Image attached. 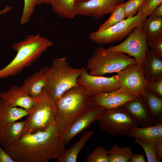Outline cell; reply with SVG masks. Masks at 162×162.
<instances>
[{"instance_id":"obj_1","label":"cell","mask_w":162,"mask_h":162,"mask_svg":"<svg viewBox=\"0 0 162 162\" xmlns=\"http://www.w3.org/2000/svg\"><path fill=\"white\" fill-rule=\"evenodd\" d=\"M55 123L46 130L27 133L4 148L15 162H47L63 156L66 149Z\"/></svg>"},{"instance_id":"obj_2","label":"cell","mask_w":162,"mask_h":162,"mask_svg":"<svg viewBox=\"0 0 162 162\" xmlns=\"http://www.w3.org/2000/svg\"><path fill=\"white\" fill-rule=\"evenodd\" d=\"M55 101V124L58 133L63 137L74 122L93 106L91 97L79 84L67 90Z\"/></svg>"},{"instance_id":"obj_3","label":"cell","mask_w":162,"mask_h":162,"mask_svg":"<svg viewBox=\"0 0 162 162\" xmlns=\"http://www.w3.org/2000/svg\"><path fill=\"white\" fill-rule=\"evenodd\" d=\"M53 44L39 34L27 35L24 40L14 43L11 48L16 52V54L8 65L0 70V79L16 76L24 68L30 66Z\"/></svg>"},{"instance_id":"obj_4","label":"cell","mask_w":162,"mask_h":162,"mask_svg":"<svg viewBox=\"0 0 162 162\" xmlns=\"http://www.w3.org/2000/svg\"><path fill=\"white\" fill-rule=\"evenodd\" d=\"M81 71V68L71 66L65 57L53 60L51 66L47 67L46 88L55 100L70 88L78 85L77 81Z\"/></svg>"},{"instance_id":"obj_5","label":"cell","mask_w":162,"mask_h":162,"mask_svg":"<svg viewBox=\"0 0 162 162\" xmlns=\"http://www.w3.org/2000/svg\"><path fill=\"white\" fill-rule=\"evenodd\" d=\"M137 63L136 60L126 54L115 52L104 47L95 49L86 63V69L92 76H102L107 74L118 72L127 66Z\"/></svg>"},{"instance_id":"obj_6","label":"cell","mask_w":162,"mask_h":162,"mask_svg":"<svg viewBox=\"0 0 162 162\" xmlns=\"http://www.w3.org/2000/svg\"><path fill=\"white\" fill-rule=\"evenodd\" d=\"M28 112L23 135L44 130L55 123L57 113L55 100L46 87Z\"/></svg>"},{"instance_id":"obj_7","label":"cell","mask_w":162,"mask_h":162,"mask_svg":"<svg viewBox=\"0 0 162 162\" xmlns=\"http://www.w3.org/2000/svg\"><path fill=\"white\" fill-rule=\"evenodd\" d=\"M97 121L102 130L113 136L128 135L133 128L140 125L122 106L106 110Z\"/></svg>"},{"instance_id":"obj_8","label":"cell","mask_w":162,"mask_h":162,"mask_svg":"<svg viewBox=\"0 0 162 162\" xmlns=\"http://www.w3.org/2000/svg\"><path fill=\"white\" fill-rule=\"evenodd\" d=\"M146 18L138 11L136 15L125 19L109 28L91 33L89 38L93 42L101 45L121 41L134 28L142 26Z\"/></svg>"},{"instance_id":"obj_9","label":"cell","mask_w":162,"mask_h":162,"mask_svg":"<svg viewBox=\"0 0 162 162\" xmlns=\"http://www.w3.org/2000/svg\"><path fill=\"white\" fill-rule=\"evenodd\" d=\"M147 34L142 26L133 29L126 39L119 44L107 49L115 52H121L133 57L138 64L142 65L146 50L148 49Z\"/></svg>"},{"instance_id":"obj_10","label":"cell","mask_w":162,"mask_h":162,"mask_svg":"<svg viewBox=\"0 0 162 162\" xmlns=\"http://www.w3.org/2000/svg\"><path fill=\"white\" fill-rule=\"evenodd\" d=\"M116 73L120 88L137 97L145 94L148 82L144 76L142 65L137 63L129 65Z\"/></svg>"},{"instance_id":"obj_11","label":"cell","mask_w":162,"mask_h":162,"mask_svg":"<svg viewBox=\"0 0 162 162\" xmlns=\"http://www.w3.org/2000/svg\"><path fill=\"white\" fill-rule=\"evenodd\" d=\"M81 69L77 83L90 97L96 94L110 92L120 88L117 75L108 77L92 76L88 74L85 67Z\"/></svg>"},{"instance_id":"obj_12","label":"cell","mask_w":162,"mask_h":162,"mask_svg":"<svg viewBox=\"0 0 162 162\" xmlns=\"http://www.w3.org/2000/svg\"><path fill=\"white\" fill-rule=\"evenodd\" d=\"M125 0H88L77 2L75 8L76 15L93 17L99 20L105 14H111L115 7Z\"/></svg>"},{"instance_id":"obj_13","label":"cell","mask_w":162,"mask_h":162,"mask_svg":"<svg viewBox=\"0 0 162 162\" xmlns=\"http://www.w3.org/2000/svg\"><path fill=\"white\" fill-rule=\"evenodd\" d=\"M91 97L93 106L103 107L108 110L122 106L138 97L120 87L112 92L96 94Z\"/></svg>"},{"instance_id":"obj_14","label":"cell","mask_w":162,"mask_h":162,"mask_svg":"<svg viewBox=\"0 0 162 162\" xmlns=\"http://www.w3.org/2000/svg\"><path fill=\"white\" fill-rule=\"evenodd\" d=\"M106 110L103 107L92 106L83 112L74 122L63 136L65 144H67L76 135L97 120Z\"/></svg>"},{"instance_id":"obj_15","label":"cell","mask_w":162,"mask_h":162,"mask_svg":"<svg viewBox=\"0 0 162 162\" xmlns=\"http://www.w3.org/2000/svg\"><path fill=\"white\" fill-rule=\"evenodd\" d=\"M0 99L4 100L12 106H19L28 112L36 102L20 86L15 85L10 86L7 91L0 92Z\"/></svg>"},{"instance_id":"obj_16","label":"cell","mask_w":162,"mask_h":162,"mask_svg":"<svg viewBox=\"0 0 162 162\" xmlns=\"http://www.w3.org/2000/svg\"><path fill=\"white\" fill-rule=\"evenodd\" d=\"M47 67L41 68L35 73L27 77L20 86L36 100L40 98L47 86Z\"/></svg>"},{"instance_id":"obj_17","label":"cell","mask_w":162,"mask_h":162,"mask_svg":"<svg viewBox=\"0 0 162 162\" xmlns=\"http://www.w3.org/2000/svg\"><path fill=\"white\" fill-rule=\"evenodd\" d=\"M122 106L136 119L141 127H147L155 124L141 97L127 102Z\"/></svg>"},{"instance_id":"obj_18","label":"cell","mask_w":162,"mask_h":162,"mask_svg":"<svg viewBox=\"0 0 162 162\" xmlns=\"http://www.w3.org/2000/svg\"><path fill=\"white\" fill-rule=\"evenodd\" d=\"M26 119L4 124L0 127V145L7 148L19 140L23 135Z\"/></svg>"},{"instance_id":"obj_19","label":"cell","mask_w":162,"mask_h":162,"mask_svg":"<svg viewBox=\"0 0 162 162\" xmlns=\"http://www.w3.org/2000/svg\"><path fill=\"white\" fill-rule=\"evenodd\" d=\"M128 136L154 145L162 143V122L147 127H135Z\"/></svg>"},{"instance_id":"obj_20","label":"cell","mask_w":162,"mask_h":162,"mask_svg":"<svg viewBox=\"0 0 162 162\" xmlns=\"http://www.w3.org/2000/svg\"><path fill=\"white\" fill-rule=\"evenodd\" d=\"M144 76L148 82L157 80L162 78V59H160L147 50L142 65Z\"/></svg>"},{"instance_id":"obj_21","label":"cell","mask_w":162,"mask_h":162,"mask_svg":"<svg viewBox=\"0 0 162 162\" xmlns=\"http://www.w3.org/2000/svg\"><path fill=\"white\" fill-rule=\"evenodd\" d=\"M28 114L24 109L12 106L4 100L0 99V127L15 122Z\"/></svg>"},{"instance_id":"obj_22","label":"cell","mask_w":162,"mask_h":162,"mask_svg":"<svg viewBox=\"0 0 162 162\" xmlns=\"http://www.w3.org/2000/svg\"><path fill=\"white\" fill-rule=\"evenodd\" d=\"M155 123L162 122V98L151 92L146 87L145 94L141 96Z\"/></svg>"},{"instance_id":"obj_23","label":"cell","mask_w":162,"mask_h":162,"mask_svg":"<svg viewBox=\"0 0 162 162\" xmlns=\"http://www.w3.org/2000/svg\"><path fill=\"white\" fill-rule=\"evenodd\" d=\"M94 132L90 130L84 132L78 140L72 147L66 150L58 162H76L79 154L88 141L93 136Z\"/></svg>"},{"instance_id":"obj_24","label":"cell","mask_w":162,"mask_h":162,"mask_svg":"<svg viewBox=\"0 0 162 162\" xmlns=\"http://www.w3.org/2000/svg\"><path fill=\"white\" fill-rule=\"evenodd\" d=\"M76 2L77 0H53L52 9L60 17L72 19L76 16L75 10Z\"/></svg>"},{"instance_id":"obj_25","label":"cell","mask_w":162,"mask_h":162,"mask_svg":"<svg viewBox=\"0 0 162 162\" xmlns=\"http://www.w3.org/2000/svg\"><path fill=\"white\" fill-rule=\"evenodd\" d=\"M148 16L145 19L142 26L147 33L148 43H150L162 35V16L152 15Z\"/></svg>"},{"instance_id":"obj_26","label":"cell","mask_w":162,"mask_h":162,"mask_svg":"<svg viewBox=\"0 0 162 162\" xmlns=\"http://www.w3.org/2000/svg\"><path fill=\"white\" fill-rule=\"evenodd\" d=\"M133 154L130 148L115 144L108 150V162H128Z\"/></svg>"},{"instance_id":"obj_27","label":"cell","mask_w":162,"mask_h":162,"mask_svg":"<svg viewBox=\"0 0 162 162\" xmlns=\"http://www.w3.org/2000/svg\"><path fill=\"white\" fill-rule=\"evenodd\" d=\"M126 2L118 5L111 14L110 17L101 25L98 31H101L111 27L125 19L124 7Z\"/></svg>"},{"instance_id":"obj_28","label":"cell","mask_w":162,"mask_h":162,"mask_svg":"<svg viewBox=\"0 0 162 162\" xmlns=\"http://www.w3.org/2000/svg\"><path fill=\"white\" fill-rule=\"evenodd\" d=\"M87 162H108V150L101 146L96 147L87 156Z\"/></svg>"},{"instance_id":"obj_29","label":"cell","mask_w":162,"mask_h":162,"mask_svg":"<svg viewBox=\"0 0 162 162\" xmlns=\"http://www.w3.org/2000/svg\"><path fill=\"white\" fill-rule=\"evenodd\" d=\"M146 0H129L124 7L125 19L132 17L137 13Z\"/></svg>"},{"instance_id":"obj_30","label":"cell","mask_w":162,"mask_h":162,"mask_svg":"<svg viewBox=\"0 0 162 162\" xmlns=\"http://www.w3.org/2000/svg\"><path fill=\"white\" fill-rule=\"evenodd\" d=\"M134 142L140 146L146 153L148 162H160V160L156 157L154 145L147 143L139 139L135 138Z\"/></svg>"},{"instance_id":"obj_31","label":"cell","mask_w":162,"mask_h":162,"mask_svg":"<svg viewBox=\"0 0 162 162\" xmlns=\"http://www.w3.org/2000/svg\"><path fill=\"white\" fill-rule=\"evenodd\" d=\"M24 6L20 21V23L22 25L28 22L34 11L36 5L35 0H24Z\"/></svg>"},{"instance_id":"obj_32","label":"cell","mask_w":162,"mask_h":162,"mask_svg":"<svg viewBox=\"0 0 162 162\" xmlns=\"http://www.w3.org/2000/svg\"><path fill=\"white\" fill-rule=\"evenodd\" d=\"M162 3V0H146L138 11L146 18L152 15L157 7Z\"/></svg>"},{"instance_id":"obj_33","label":"cell","mask_w":162,"mask_h":162,"mask_svg":"<svg viewBox=\"0 0 162 162\" xmlns=\"http://www.w3.org/2000/svg\"><path fill=\"white\" fill-rule=\"evenodd\" d=\"M148 45L153 53L162 59V35L157 37L152 42L148 43Z\"/></svg>"},{"instance_id":"obj_34","label":"cell","mask_w":162,"mask_h":162,"mask_svg":"<svg viewBox=\"0 0 162 162\" xmlns=\"http://www.w3.org/2000/svg\"><path fill=\"white\" fill-rule=\"evenodd\" d=\"M146 87L156 95L162 98V78L148 82Z\"/></svg>"},{"instance_id":"obj_35","label":"cell","mask_w":162,"mask_h":162,"mask_svg":"<svg viewBox=\"0 0 162 162\" xmlns=\"http://www.w3.org/2000/svg\"><path fill=\"white\" fill-rule=\"evenodd\" d=\"M0 162H15L0 145Z\"/></svg>"},{"instance_id":"obj_36","label":"cell","mask_w":162,"mask_h":162,"mask_svg":"<svg viewBox=\"0 0 162 162\" xmlns=\"http://www.w3.org/2000/svg\"><path fill=\"white\" fill-rule=\"evenodd\" d=\"M146 160L143 154H133L128 162H145Z\"/></svg>"},{"instance_id":"obj_37","label":"cell","mask_w":162,"mask_h":162,"mask_svg":"<svg viewBox=\"0 0 162 162\" xmlns=\"http://www.w3.org/2000/svg\"><path fill=\"white\" fill-rule=\"evenodd\" d=\"M154 150L156 157L160 160L162 158V143L154 145Z\"/></svg>"},{"instance_id":"obj_38","label":"cell","mask_w":162,"mask_h":162,"mask_svg":"<svg viewBox=\"0 0 162 162\" xmlns=\"http://www.w3.org/2000/svg\"><path fill=\"white\" fill-rule=\"evenodd\" d=\"M152 15L162 16V3L157 7Z\"/></svg>"},{"instance_id":"obj_39","label":"cell","mask_w":162,"mask_h":162,"mask_svg":"<svg viewBox=\"0 0 162 162\" xmlns=\"http://www.w3.org/2000/svg\"><path fill=\"white\" fill-rule=\"evenodd\" d=\"M36 5H39L43 4H51L53 0H35Z\"/></svg>"},{"instance_id":"obj_40","label":"cell","mask_w":162,"mask_h":162,"mask_svg":"<svg viewBox=\"0 0 162 162\" xmlns=\"http://www.w3.org/2000/svg\"><path fill=\"white\" fill-rule=\"evenodd\" d=\"M12 7L11 6L7 5L5 8L2 10L0 11V15L6 14L10 11L12 9Z\"/></svg>"},{"instance_id":"obj_41","label":"cell","mask_w":162,"mask_h":162,"mask_svg":"<svg viewBox=\"0 0 162 162\" xmlns=\"http://www.w3.org/2000/svg\"><path fill=\"white\" fill-rule=\"evenodd\" d=\"M88 0H77V2H82L86 1Z\"/></svg>"}]
</instances>
